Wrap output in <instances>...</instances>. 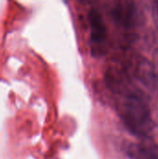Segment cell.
Masks as SVG:
<instances>
[{"label": "cell", "instance_id": "3", "mask_svg": "<svg viewBox=\"0 0 158 159\" xmlns=\"http://www.w3.org/2000/svg\"><path fill=\"white\" fill-rule=\"evenodd\" d=\"M135 6L132 2H121L114 7L112 16L121 26L129 28L135 22Z\"/></svg>", "mask_w": 158, "mask_h": 159}, {"label": "cell", "instance_id": "2", "mask_svg": "<svg viewBox=\"0 0 158 159\" xmlns=\"http://www.w3.org/2000/svg\"><path fill=\"white\" fill-rule=\"evenodd\" d=\"M90 29V50L93 56L100 57L105 52L107 30L102 15L97 8H91L88 14Z\"/></svg>", "mask_w": 158, "mask_h": 159}, {"label": "cell", "instance_id": "1", "mask_svg": "<svg viewBox=\"0 0 158 159\" xmlns=\"http://www.w3.org/2000/svg\"><path fill=\"white\" fill-rule=\"evenodd\" d=\"M119 106V116L126 129L140 139H148L152 134L155 123L149 105L139 91L129 90L122 93Z\"/></svg>", "mask_w": 158, "mask_h": 159}, {"label": "cell", "instance_id": "4", "mask_svg": "<svg viewBox=\"0 0 158 159\" xmlns=\"http://www.w3.org/2000/svg\"><path fill=\"white\" fill-rule=\"evenodd\" d=\"M123 151L129 159H158L157 151L142 143H126Z\"/></svg>", "mask_w": 158, "mask_h": 159}, {"label": "cell", "instance_id": "5", "mask_svg": "<svg viewBox=\"0 0 158 159\" xmlns=\"http://www.w3.org/2000/svg\"><path fill=\"white\" fill-rule=\"evenodd\" d=\"M153 13H154V17H155L156 22H158V1L154 2V5H153Z\"/></svg>", "mask_w": 158, "mask_h": 159}]
</instances>
